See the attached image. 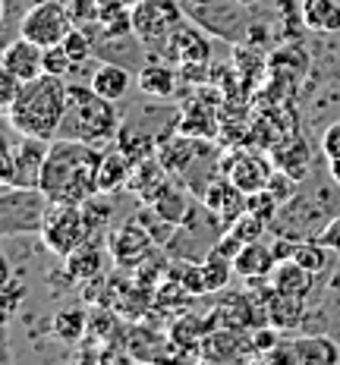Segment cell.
I'll use <instances>...</instances> for the list:
<instances>
[{
  "mask_svg": "<svg viewBox=\"0 0 340 365\" xmlns=\"http://www.w3.org/2000/svg\"><path fill=\"white\" fill-rule=\"evenodd\" d=\"M328 252L331 249L324 246V242H297V249H293V262H299L306 271H312V274H321L324 268H328Z\"/></svg>",
  "mask_w": 340,
  "mask_h": 365,
  "instance_id": "cell-31",
  "label": "cell"
},
{
  "mask_svg": "<svg viewBox=\"0 0 340 365\" xmlns=\"http://www.w3.org/2000/svg\"><path fill=\"white\" fill-rule=\"evenodd\" d=\"M63 48H66V54L73 57V63H76V66H82L86 60H92V57H95V38L88 35L82 26H73V29H70V35L63 38Z\"/></svg>",
  "mask_w": 340,
  "mask_h": 365,
  "instance_id": "cell-32",
  "label": "cell"
},
{
  "mask_svg": "<svg viewBox=\"0 0 340 365\" xmlns=\"http://www.w3.org/2000/svg\"><path fill=\"white\" fill-rule=\"evenodd\" d=\"M145 205H151V208L158 211V215H164L168 220H173V224H183V220L192 215V205H189V195L183 192L180 186H173V182L168 180L161 189L155 192V199L151 202H145Z\"/></svg>",
  "mask_w": 340,
  "mask_h": 365,
  "instance_id": "cell-24",
  "label": "cell"
},
{
  "mask_svg": "<svg viewBox=\"0 0 340 365\" xmlns=\"http://www.w3.org/2000/svg\"><path fill=\"white\" fill-rule=\"evenodd\" d=\"M70 262V271L73 277H95V274H101V249H98V240H86L76 252L66 258Z\"/></svg>",
  "mask_w": 340,
  "mask_h": 365,
  "instance_id": "cell-28",
  "label": "cell"
},
{
  "mask_svg": "<svg viewBox=\"0 0 340 365\" xmlns=\"http://www.w3.org/2000/svg\"><path fill=\"white\" fill-rule=\"evenodd\" d=\"M139 220L142 227H145V230L151 233V240H155V246H168L170 242V237L173 233H177V224H173V220H168L164 215H158L155 208H151V205H145V208L139 211Z\"/></svg>",
  "mask_w": 340,
  "mask_h": 365,
  "instance_id": "cell-30",
  "label": "cell"
},
{
  "mask_svg": "<svg viewBox=\"0 0 340 365\" xmlns=\"http://www.w3.org/2000/svg\"><path fill=\"white\" fill-rule=\"evenodd\" d=\"M277 264V255L274 249H268L264 242H246L243 249L237 252V258H233V268H237V274L243 280H252V277H268L271 271H274Z\"/></svg>",
  "mask_w": 340,
  "mask_h": 365,
  "instance_id": "cell-21",
  "label": "cell"
},
{
  "mask_svg": "<svg viewBox=\"0 0 340 365\" xmlns=\"http://www.w3.org/2000/svg\"><path fill=\"white\" fill-rule=\"evenodd\" d=\"M328 170H331V180L340 186V158H334V161H328Z\"/></svg>",
  "mask_w": 340,
  "mask_h": 365,
  "instance_id": "cell-41",
  "label": "cell"
},
{
  "mask_svg": "<svg viewBox=\"0 0 340 365\" xmlns=\"http://www.w3.org/2000/svg\"><path fill=\"white\" fill-rule=\"evenodd\" d=\"M135 82H139L142 95L168 101L170 95H177L180 76H177V70H170L168 63H161V60H148V63H142V70L135 73Z\"/></svg>",
  "mask_w": 340,
  "mask_h": 365,
  "instance_id": "cell-18",
  "label": "cell"
},
{
  "mask_svg": "<svg viewBox=\"0 0 340 365\" xmlns=\"http://www.w3.org/2000/svg\"><path fill=\"white\" fill-rule=\"evenodd\" d=\"M252 315H264L268 318V309L262 306H255L252 302V296H246V293H230L227 299L221 302V306L215 309V318H217V324L221 328H233V331H249V328H255L252 324Z\"/></svg>",
  "mask_w": 340,
  "mask_h": 365,
  "instance_id": "cell-17",
  "label": "cell"
},
{
  "mask_svg": "<svg viewBox=\"0 0 340 365\" xmlns=\"http://www.w3.org/2000/svg\"><path fill=\"white\" fill-rule=\"evenodd\" d=\"M123 4H126V6H130V10H133V6H139V4H145V0H123Z\"/></svg>",
  "mask_w": 340,
  "mask_h": 365,
  "instance_id": "cell-42",
  "label": "cell"
},
{
  "mask_svg": "<svg viewBox=\"0 0 340 365\" xmlns=\"http://www.w3.org/2000/svg\"><path fill=\"white\" fill-rule=\"evenodd\" d=\"M48 145L51 142L35 139V135H19L16 142H6L4 158H0V182L19 189H38Z\"/></svg>",
  "mask_w": 340,
  "mask_h": 365,
  "instance_id": "cell-6",
  "label": "cell"
},
{
  "mask_svg": "<svg viewBox=\"0 0 340 365\" xmlns=\"http://www.w3.org/2000/svg\"><path fill=\"white\" fill-rule=\"evenodd\" d=\"M70 86L60 76L41 73L38 79L22 82L16 101L4 108V117L16 135H35V139H57V129L63 123Z\"/></svg>",
  "mask_w": 340,
  "mask_h": 365,
  "instance_id": "cell-2",
  "label": "cell"
},
{
  "mask_svg": "<svg viewBox=\"0 0 340 365\" xmlns=\"http://www.w3.org/2000/svg\"><path fill=\"white\" fill-rule=\"evenodd\" d=\"M293 186H297V180L293 177H287L284 170H277L274 177H271V182H268V189L274 192V199L281 202V205H287L290 199H297V192H293Z\"/></svg>",
  "mask_w": 340,
  "mask_h": 365,
  "instance_id": "cell-36",
  "label": "cell"
},
{
  "mask_svg": "<svg viewBox=\"0 0 340 365\" xmlns=\"http://www.w3.org/2000/svg\"><path fill=\"white\" fill-rule=\"evenodd\" d=\"M151 246H155V240H151V233L145 230V227L139 224V220H130V224H120L117 230L110 233L108 240V252L117 264H130V268H135L139 262H145Z\"/></svg>",
  "mask_w": 340,
  "mask_h": 365,
  "instance_id": "cell-11",
  "label": "cell"
},
{
  "mask_svg": "<svg viewBox=\"0 0 340 365\" xmlns=\"http://www.w3.org/2000/svg\"><path fill=\"white\" fill-rule=\"evenodd\" d=\"M88 86H92L101 98H108V101H123L126 91L133 86V73H130V66H123V63L101 60V66L92 73Z\"/></svg>",
  "mask_w": 340,
  "mask_h": 365,
  "instance_id": "cell-20",
  "label": "cell"
},
{
  "mask_svg": "<svg viewBox=\"0 0 340 365\" xmlns=\"http://www.w3.org/2000/svg\"><path fill=\"white\" fill-rule=\"evenodd\" d=\"M202 264V274H205V287L208 293H217L227 287V280H230V274H237V268H233V258L221 255L217 249H208L205 252V262Z\"/></svg>",
  "mask_w": 340,
  "mask_h": 365,
  "instance_id": "cell-27",
  "label": "cell"
},
{
  "mask_svg": "<svg viewBox=\"0 0 340 365\" xmlns=\"http://www.w3.org/2000/svg\"><path fill=\"white\" fill-rule=\"evenodd\" d=\"M170 48H173V57L180 54L183 63H205V60H208L205 35H199L192 26H186V22L177 29V35L170 38ZM164 51H168V48H164Z\"/></svg>",
  "mask_w": 340,
  "mask_h": 365,
  "instance_id": "cell-25",
  "label": "cell"
},
{
  "mask_svg": "<svg viewBox=\"0 0 340 365\" xmlns=\"http://www.w3.org/2000/svg\"><path fill=\"white\" fill-rule=\"evenodd\" d=\"M271 287H274L277 293H287V296H297V299H306L309 293H312V284H315V274L306 271L299 262H293V258H284V262L274 264V271L268 274Z\"/></svg>",
  "mask_w": 340,
  "mask_h": 365,
  "instance_id": "cell-19",
  "label": "cell"
},
{
  "mask_svg": "<svg viewBox=\"0 0 340 365\" xmlns=\"http://www.w3.org/2000/svg\"><path fill=\"white\" fill-rule=\"evenodd\" d=\"M73 70H76V63H73V57L66 54L63 41L44 48V73H48V76H60V79H66Z\"/></svg>",
  "mask_w": 340,
  "mask_h": 365,
  "instance_id": "cell-34",
  "label": "cell"
},
{
  "mask_svg": "<svg viewBox=\"0 0 340 365\" xmlns=\"http://www.w3.org/2000/svg\"><path fill=\"white\" fill-rule=\"evenodd\" d=\"M315 240L324 242V246H328L331 252H337V255H340V215L331 217L328 224H324L321 230H319V237H315Z\"/></svg>",
  "mask_w": 340,
  "mask_h": 365,
  "instance_id": "cell-40",
  "label": "cell"
},
{
  "mask_svg": "<svg viewBox=\"0 0 340 365\" xmlns=\"http://www.w3.org/2000/svg\"><path fill=\"white\" fill-rule=\"evenodd\" d=\"M22 296H26V290H22L19 280L16 277H6V284H4V318L16 315V306H19Z\"/></svg>",
  "mask_w": 340,
  "mask_h": 365,
  "instance_id": "cell-37",
  "label": "cell"
},
{
  "mask_svg": "<svg viewBox=\"0 0 340 365\" xmlns=\"http://www.w3.org/2000/svg\"><path fill=\"white\" fill-rule=\"evenodd\" d=\"M0 70L19 76L22 82L38 79V76L44 73V48L19 35L16 41H10L4 48V54H0Z\"/></svg>",
  "mask_w": 340,
  "mask_h": 365,
  "instance_id": "cell-12",
  "label": "cell"
},
{
  "mask_svg": "<svg viewBox=\"0 0 340 365\" xmlns=\"http://www.w3.org/2000/svg\"><path fill=\"white\" fill-rule=\"evenodd\" d=\"M19 88H22V79H19V76L0 70V104H4V108H10V104L16 101Z\"/></svg>",
  "mask_w": 340,
  "mask_h": 365,
  "instance_id": "cell-38",
  "label": "cell"
},
{
  "mask_svg": "<svg viewBox=\"0 0 340 365\" xmlns=\"http://www.w3.org/2000/svg\"><path fill=\"white\" fill-rule=\"evenodd\" d=\"M73 26L76 22H73L63 0H35V4L19 16V35L29 38V41H35V44H41V48L60 44L66 35H70Z\"/></svg>",
  "mask_w": 340,
  "mask_h": 365,
  "instance_id": "cell-7",
  "label": "cell"
},
{
  "mask_svg": "<svg viewBox=\"0 0 340 365\" xmlns=\"http://www.w3.org/2000/svg\"><path fill=\"white\" fill-rule=\"evenodd\" d=\"M321 155L328 158V161L340 158V120H337V123H331L321 133Z\"/></svg>",
  "mask_w": 340,
  "mask_h": 365,
  "instance_id": "cell-39",
  "label": "cell"
},
{
  "mask_svg": "<svg viewBox=\"0 0 340 365\" xmlns=\"http://www.w3.org/2000/svg\"><path fill=\"white\" fill-rule=\"evenodd\" d=\"M51 331L57 334L63 344H79L82 334H86V315H82L79 309H63L60 315L54 318V324H51Z\"/></svg>",
  "mask_w": 340,
  "mask_h": 365,
  "instance_id": "cell-29",
  "label": "cell"
},
{
  "mask_svg": "<svg viewBox=\"0 0 340 365\" xmlns=\"http://www.w3.org/2000/svg\"><path fill=\"white\" fill-rule=\"evenodd\" d=\"M274 161H268L264 155H259V151H233L230 161L224 158V177L233 182L237 189H243L246 195L252 192H262V189H268L271 177H274Z\"/></svg>",
  "mask_w": 340,
  "mask_h": 365,
  "instance_id": "cell-9",
  "label": "cell"
},
{
  "mask_svg": "<svg viewBox=\"0 0 340 365\" xmlns=\"http://www.w3.org/2000/svg\"><path fill=\"white\" fill-rule=\"evenodd\" d=\"M271 161H274L277 170H284L287 177L293 180H302L309 173V164H312V148L309 142L302 139L299 133H287L274 148H271Z\"/></svg>",
  "mask_w": 340,
  "mask_h": 365,
  "instance_id": "cell-14",
  "label": "cell"
},
{
  "mask_svg": "<svg viewBox=\"0 0 340 365\" xmlns=\"http://www.w3.org/2000/svg\"><path fill=\"white\" fill-rule=\"evenodd\" d=\"M211 328H217V318H215V312L202 322V315H180L177 318V324L170 328V344L173 346H183V344H189V346H199L202 344V337L211 331Z\"/></svg>",
  "mask_w": 340,
  "mask_h": 365,
  "instance_id": "cell-26",
  "label": "cell"
},
{
  "mask_svg": "<svg viewBox=\"0 0 340 365\" xmlns=\"http://www.w3.org/2000/svg\"><path fill=\"white\" fill-rule=\"evenodd\" d=\"M264 309H268V324H274L277 331H293L302 322V299L277 293L274 287H271V296L264 299Z\"/></svg>",
  "mask_w": 340,
  "mask_h": 365,
  "instance_id": "cell-23",
  "label": "cell"
},
{
  "mask_svg": "<svg viewBox=\"0 0 340 365\" xmlns=\"http://www.w3.org/2000/svg\"><path fill=\"white\" fill-rule=\"evenodd\" d=\"M299 16L312 32H340V4L337 0H302Z\"/></svg>",
  "mask_w": 340,
  "mask_h": 365,
  "instance_id": "cell-22",
  "label": "cell"
},
{
  "mask_svg": "<svg viewBox=\"0 0 340 365\" xmlns=\"http://www.w3.org/2000/svg\"><path fill=\"white\" fill-rule=\"evenodd\" d=\"M38 237H41L48 252H54L57 258H70L82 242L92 240L82 205L51 202L48 211H44V224H41V233H38Z\"/></svg>",
  "mask_w": 340,
  "mask_h": 365,
  "instance_id": "cell-4",
  "label": "cell"
},
{
  "mask_svg": "<svg viewBox=\"0 0 340 365\" xmlns=\"http://www.w3.org/2000/svg\"><path fill=\"white\" fill-rule=\"evenodd\" d=\"M101 151L98 145L79 139H51L48 158L41 170V189L51 202L82 205L98 195V170H101Z\"/></svg>",
  "mask_w": 340,
  "mask_h": 365,
  "instance_id": "cell-1",
  "label": "cell"
},
{
  "mask_svg": "<svg viewBox=\"0 0 340 365\" xmlns=\"http://www.w3.org/2000/svg\"><path fill=\"white\" fill-rule=\"evenodd\" d=\"M113 104L117 101L101 98L92 86H70L66 113L57 129V139H79V142H88V145L117 142L123 120H120Z\"/></svg>",
  "mask_w": 340,
  "mask_h": 365,
  "instance_id": "cell-3",
  "label": "cell"
},
{
  "mask_svg": "<svg viewBox=\"0 0 340 365\" xmlns=\"http://www.w3.org/2000/svg\"><path fill=\"white\" fill-rule=\"evenodd\" d=\"M249 340L243 337V331H233V328H211L202 344L195 346V356L205 362H233V359H243L246 356V346Z\"/></svg>",
  "mask_w": 340,
  "mask_h": 365,
  "instance_id": "cell-13",
  "label": "cell"
},
{
  "mask_svg": "<svg viewBox=\"0 0 340 365\" xmlns=\"http://www.w3.org/2000/svg\"><path fill=\"white\" fill-rule=\"evenodd\" d=\"M130 177H133V158L113 145L110 151H104V158H101V170H98V195H113V192L130 189Z\"/></svg>",
  "mask_w": 340,
  "mask_h": 365,
  "instance_id": "cell-16",
  "label": "cell"
},
{
  "mask_svg": "<svg viewBox=\"0 0 340 365\" xmlns=\"http://www.w3.org/2000/svg\"><path fill=\"white\" fill-rule=\"evenodd\" d=\"M180 26H183V13H180L177 0H145V4L133 6V32L139 35L142 44L164 51Z\"/></svg>",
  "mask_w": 340,
  "mask_h": 365,
  "instance_id": "cell-8",
  "label": "cell"
},
{
  "mask_svg": "<svg viewBox=\"0 0 340 365\" xmlns=\"http://www.w3.org/2000/svg\"><path fill=\"white\" fill-rule=\"evenodd\" d=\"M268 227H271V224H268L264 217L252 215V211H243V215L233 220V224L227 227V230H230L233 237H239L243 242H255V240H262V233L268 230Z\"/></svg>",
  "mask_w": 340,
  "mask_h": 365,
  "instance_id": "cell-33",
  "label": "cell"
},
{
  "mask_svg": "<svg viewBox=\"0 0 340 365\" xmlns=\"http://www.w3.org/2000/svg\"><path fill=\"white\" fill-rule=\"evenodd\" d=\"M205 208L211 211V215L224 217L227 227H230L233 220H237L246 211V192L233 186L227 177L217 180V182H208V189H205Z\"/></svg>",
  "mask_w": 340,
  "mask_h": 365,
  "instance_id": "cell-15",
  "label": "cell"
},
{
  "mask_svg": "<svg viewBox=\"0 0 340 365\" xmlns=\"http://www.w3.org/2000/svg\"><path fill=\"white\" fill-rule=\"evenodd\" d=\"M82 211H86V224H88V233L98 237L104 224H108V215H110V205H98V195H92L88 202H82Z\"/></svg>",
  "mask_w": 340,
  "mask_h": 365,
  "instance_id": "cell-35",
  "label": "cell"
},
{
  "mask_svg": "<svg viewBox=\"0 0 340 365\" xmlns=\"http://www.w3.org/2000/svg\"><path fill=\"white\" fill-rule=\"evenodd\" d=\"M51 199L41 189H19L0 182V233L16 237V233H41L44 211Z\"/></svg>",
  "mask_w": 340,
  "mask_h": 365,
  "instance_id": "cell-5",
  "label": "cell"
},
{
  "mask_svg": "<svg viewBox=\"0 0 340 365\" xmlns=\"http://www.w3.org/2000/svg\"><path fill=\"white\" fill-rule=\"evenodd\" d=\"M264 359L271 362H297V365H334L340 359V346L331 337H297L281 340Z\"/></svg>",
  "mask_w": 340,
  "mask_h": 365,
  "instance_id": "cell-10",
  "label": "cell"
}]
</instances>
